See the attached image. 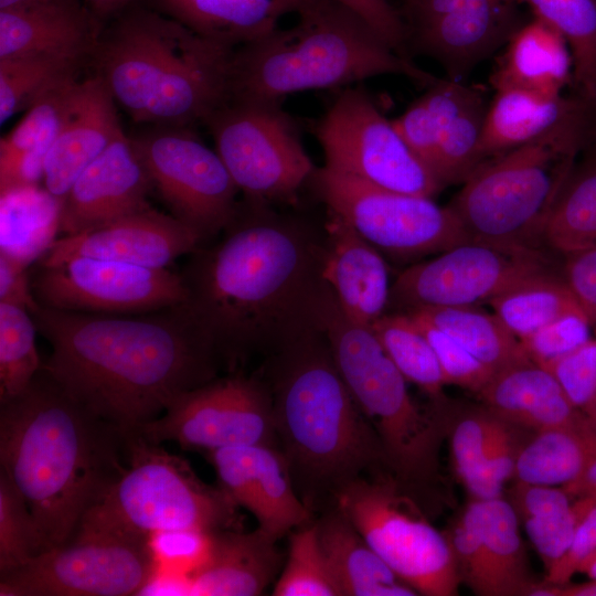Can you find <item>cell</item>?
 I'll use <instances>...</instances> for the list:
<instances>
[{
  "mask_svg": "<svg viewBox=\"0 0 596 596\" xmlns=\"http://www.w3.org/2000/svg\"><path fill=\"white\" fill-rule=\"evenodd\" d=\"M222 236L199 246L181 275L189 311L223 368L273 356L316 330L329 286L326 234L307 221L245 199Z\"/></svg>",
  "mask_w": 596,
  "mask_h": 596,
  "instance_id": "obj_1",
  "label": "cell"
},
{
  "mask_svg": "<svg viewBox=\"0 0 596 596\" xmlns=\"http://www.w3.org/2000/svg\"><path fill=\"white\" fill-rule=\"evenodd\" d=\"M52 353L42 370L75 402L125 432L217 377L222 361L185 304L140 315L30 311Z\"/></svg>",
  "mask_w": 596,
  "mask_h": 596,
  "instance_id": "obj_2",
  "label": "cell"
},
{
  "mask_svg": "<svg viewBox=\"0 0 596 596\" xmlns=\"http://www.w3.org/2000/svg\"><path fill=\"white\" fill-rule=\"evenodd\" d=\"M126 461L127 432L81 406L42 368L21 394L0 403V470L47 549L72 540Z\"/></svg>",
  "mask_w": 596,
  "mask_h": 596,
  "instance_id": "obj_3",
  "label": "cell"
},
{
  "mask_svg": "<svg viewBox=\"0 0 596 596\" xmlns=\"http://www.w3.org/2000/svg\"><path fill=\"white\" fill-rule=\"evenodd\" d=\"M278 448L315 514L347 483L389 472L377 435L353 398L321 330L266 359Z\"/></svg>",
  "mask_w": 596,
  "mask_h": 596,
  "instance_id": "obj_4",
  "label": "cell"
},
{
  "mask_svg": "<svg viewBox=\"0 0 596 596\" xmlns=\"http://www.w3.org/2000/svg\"><path fill=\"white\" fill-rule=\"evenodd\" d=\"M233 51L162 12L136 9L98 38L92 55L134 120L185 127L226 100Z\"/></svg>",
  "mask_w": 596,
  "mask_h": 596,
  "instance_id": "obj_5",
  "label": "cell"
},
{
  "mask_svg": "<svg viewBox=\"0 0 596 596\" xmlns=\"http://www.w3.org/2000/svg\"><path fill=\"white\" fill-rule=\"evenodd\" d=\"M297 23L234 49L226 100L278 103L309 89L402 75L425 86L437 77L392 50L336 0H305Z\"/></svg>",
  "mask_w": 596,
  "mask_h": 596,
  "instance_id": "obj_6",
  "label": "cell"
},
{
  "mask_svg": "<svg viewBox=\"0 0 596 596\" xmlns=\"http://www.w3.org/2000/svg\"><path fill=\"white\" fill-rule=\"evenodd\" d=\"M327 340L341 376L377 435L387 470L430 512L441 498L439 454L454 403L444 396L419 406L371 327L340 318L328 328Z\"/></svg>",
  "mask_w": 596,
  "mask_h": 596,
  "instance_id": "obj_7",
  "label": "cell"
},
{
  "mask_svg": "<svg viewBox=\"0 0 596 596\" xmlns=\"http://www.w3.org/2000/svg\"><path fill=\"white\" fill-rule=\"evenodd\" d=\"M228 529H243L242 515L219 485L201 480L183 457L127 432L124 470L87 510L74 536L151 540L159 533L211 534Z\"/></svg>",
  "mask_w": 596,
  "mask_h": 596,
  "instance_id": "obj_8",
  "label": "cell"
},
{
  "mask_svg": "<svg viewBox=\"0 0 596 596\" xmlns=\"http://www.w3.org/2000/svg\"><path fill=\"white\" fill-rule=\"evenodd\" d=\"M584 150L531 143L486 159L449 204L470 240L539 249L555 201Z\"/></svg>",
  "mask_w": 596,
  "mask_h": 596,
  "instance_id": "obj_9",
  "label": "cell"
},
{
  "mask_svg": "<svg viewBox=\"0 0 596 596\" xmlns=\"http://www.w3.org/2000/svg\"><path fill=\"white\" fill-rule=\"evenodd\" d=\"M334 507L390 568L417 594L454 596L461 584L445 531L389 472L342 487Z\"/></svg>",
  "mask_w": 596,
  "mask_h": 596,
  "instance_id": "obj_10",
  "label": "cell"
},
{
  "mask_svg": "<svg viewBox=\"0 0 596 596\" xmlns=\"http://www.w3.org/2000/svg\"><path fill=\"white\" fill-rule=\"evenodd\" d=\"M204 123L245 199L289 202L316 170L281 104L225 100Z\"/></svg>",
  "mask_w": 596,
  "mask_h": 596,
  "instance_id": "obj_11",
  "label": "cell"
},
{
  "mask_svg": "<svg viewBox=\"0 0 596 596\" xmlns=\"http://www.w3.org/2000/svg\"><path fill=\"white\" fill-rule=\"evenodd\" d=\"M310 182L329 213L392 258L439 254L470 240L450 206L433 198L382 189L327 167L316 168Z\"/></svg>",
  "mask_w": 596,
  "mask_h": 596,
  "instance_id": "obj_12",
  "label": "cell"
},
{
  "mask_svg": "<svg viewBox=\"0 0 596 596\" xmlns=\"http://www.w3.org/2000/svg\"><path fill=\"white\" fill-rule=\"evenodd\" d=\"M159 561L150 539L76 535L0 574L1 596L140 595Z\"/></svg>",
  "mask_w": 596,
  "mask_h": 596,
  "instance_id": "obj_13",
  "label": "cell"
},
{
  "mask_svg": "<svg viewBox=\"0 0 596 596\" xmlns=\"http://www.w3.org/2000/svg\"><path fill=\"white\" fill-rule=\"evenodd\" d=\"M315 136L333 171L406 194L433 198L444 188L360 86L341 91Z\"/></svg>",
  "mask_w": 596,
  "mask_h": 596,
  "instance_id": "obj_14",
  "label": "cell"
},
{
  "mask_svg": "<svg viewBox=\"0 0 596 596\" xmlns=\"http://www.w3.org/2000/svg\"><path fill=\"white\" fill-rule=\"evenodd\" d=\"M153 444L185 450L268 445L278 447L273 400L260 375L230 372L175 397L162 415L134 430Z\"/></svg>",
  "mask_w": 596,
  "mask_h": 596,
  "instance_id": "obj_15",
  "label": "cell"
},
{
  "mask_svg": "<svg viewBox=\"0 0 596 596\" xmlns=\"http://www.w3.org/2000/svg\"><path fill=\"white\" fill-rule=\"evenodd\" d=\"M184 128L159 126L132 139L170 214L204 243L234 216L238 189L217 152Z\"/></svg>",
  "mask_w": 596,
  "mask_h": 596,
  "instance_id": "obj_16",
  "label": "cell"
},
{
  "mask_svg": "<svg viewBox=\"0 0 596 596\" xmlns=\"http://www.w3.org/2000/svg\"><path fill=\"white\" fill-rule=\"evenodd\" d=\"M545 270L547 262L540 249L469 240L401 272L391 286L389 308L406 312L478 306Z\"/></svg>",
  "mask_w": 596,
  "mask_h": 596,
  "instance_id": "obj_17",
  "label": "cell"
},
{
  "mask_svg": "<svg viewBox=\"0 0 596 596\" xmlns=\"http://www.w3.org/2000/svg\"><path fill=\"white\" fill-rule=\"evenodd\" d=\"M31 287L44 307L89 313H148L188 298L181 273L86 256L36 264Z\"/></svg>",
  "mask_w": 596,
  "mask_h": 596,
  "instance_id": "obj_18",
  "label": "cell"
},
{
  "mask_svg": "<svg viewBox=\"0 0 596 596\" xmlns=\"http://www.w3.org/2000/svg\"><path fill=\"white\" fill-rule=\"evenodd\" d=\"M489 104L481 91L437 78L393 120L413 152L443 187L464 182L485 160L482 136Z\"/></svg>",
  "mask_w": 596,
  "mask_h": 596,
  "instance_id": "obj_19",
  "label": "cell"
},
{
  "mask_svg": "<svg viewBox=\"0 0 596 596\" xmlns=\"http://www.w3.org/2000/svg\"><path fill=\"white\" fill-rule=\"evenodd\" d=\"M519 0H408V52L437 61L460 81L505 45L523 23Z\"/></svg>",
  "mask_w": 596,
  "mask_h": 596,
  "instance_id": "obj_20",
  "label": "cell"
},
{
  "mask_svg": "<svg viewBox=\"0 0 596 596\" xmlns=\"http://www.w3.org/2000/svg\"><path fill=\"white\" fill-rule=\"evenodd\" d=\"M494 91L482 136L486 159L539 142L585 150L596 140V105L578 93L566 96L515 87Z\"/></svg>",
  "mask_w": 596,
  "mask_h": 596,
  "instance_id": "obj_21",
  "label": "cell"
},
{
  "mask_svg": "<svg viewBox=\"0 0 596 596\" xmlns=\"http://www.w3.org/2000/svg\"><path fill=\"white\" fill-rule=\"evenodd\" d=\"M217 485L256 519L258 529L278 541L315 520L300 499L287 461L276 446L226 447L206 454Z\"/></svg>",
  "mask_w": 596,
  "mask_h": 596,
  "instance_id": "obj_22",
  "label": "cell"
},
{
  "mask_svg": "<svg viewBox=\"0 0 596 596\" xmlns=\"http://www.w3.org/2000/svg\"><path fill=\"white\" fill-rule=\"evenodd\" d=\"M202 245L188 225L151 206L118 217L76 235L58 236L41 265L86 256L150 268H168L177 258Z\"/></svg>",
  "mask_w": 596,
  "mask_h": 596,
  "instance_id": "obj_23",
  "label": "cell"
},
{
  "mask_svg": "<svg viewBox=\"0 0 596 596\" xmlns=\"http://www.w3.org/2000/svg\"><path fill=\"white\" fill-rule=\"evenodd\" d=\"M152 190L134 139L121 132L62 199L58 234L76 235L149 207L148 195Z\"/></svg>",
  "mask_w": 596,
  "mask_h": 596,
  "instance_id": "obj_24",
  "label": "cell"
},
{
  "mask_svg": "<svg viewBox=\"0 0 596 596\" xmlns=\"http://www.w3.org/2000/svg\"><path fill=\"white\" fill-rule=\"evenodd\" d=\"M322 277L351 320L372 327L389 309L391 286L383 254L341 217L328 212Z\"/></svg>",
  "mask_w": 596,
  "mask_h": 596,
  "instance_id": "obj_25",
  "label": "cell"
},
{
  "mask_svg": "<svg viewBox=\"0 0 596 596\" xmlns=\"http://www.w3.org/2000/svg\"><path fill=\"white\" fill-rule=\"evenodd\" d=\"M124 132L116 102L100 76L79 84L72 109L45 162L42 185L62 202L78 175Z\"/></svg>",
  "mask_w": 596,
  "mask_h": 596,
  "instance_id": "obj_26",
  "label": "cell"
},
{
  "mask_svg": "<svg viewBox=\"0 0 596 596\" xmlns=\"http://www.w3.org/2000/svg\"><path fill=\"white\" fill-rule=\"evenodd\" d=\"M95 14L78 0L0 10V60L53 56L81 61L98 40Z\"/></svg>",
  "mask_w": 596,
  "mask_h": 596,
  "instance_id": "obj_27",
  "label": "cell"
},
{
  "mask_svg": "<svg viewBox=\"0 0 596 596\" xmlns=\"http://www.w3.org/2000/svg\"><path fill=\"white\" fill-rule=\"evenodd\" d=\"M275 540L260 529L211 533L204 560L185 575L188 595L255 596L277 575L281 555Z\"/></svg>",
  "mask_w": 596,
  "mask_h": 596,
  "instance_id": "obj_28",
  "label": "cell"
},
{
  "mask_svg": "<svg viewBox=\"0 0 596 596\" xmlns=\"http://www.w3.org/2000/svg\"><path fill=\"white\" fill-rule=\"evenodd\" d=\"M477 395L493 415L526 430L593 421L570 402L546 369L531 360L496 372Z\"/></svg>",
  "mask_w": 596,
  "mask_h": 596,
  "instance_id": "obj_29",
  "label": "cell"
},
{
  "mask_svg": "<svg viewBox=\"0 0 596 596\" xmlns=\"http://www.w3.org/2000/svg\"><path fill=\"white\" fill-rule=\"evenodd\" d=\"M79 84L71 77L44 93L0 141V192L40 185L44 162L72 106Z\"/></svg>",
  "mask_w": 596,
  "mask_h": 596,
  "instance_id": "obj_30",
  "label": "cell"
},
{
  "mask_svg": "<svg viewBox=\"0 0 596 596\" xmlns=\"http://www.w3.org/2000/svg\"><path fill=\"white\" fill-rule=\"evenodd\" d=\"M504 46L491 76L494 89L515 87L561 94L573 81L570 45L565 36L549 22L533 17L512 33Z\"/></svg>",
  "mask_w": 596,
  "mask_h": 596,
  "instance_id": "obj_31",
  "label": "cell"
},
{
  "mask_svg": "<svg viewBox=\"0 0 596 596\" xmlns=\"http://www.w3.org/2000/svg\"><path fill=\"white\" fill-rule=\"evenodd\" d=\"M315 522L340 596L418 595L390 568L336 507L320 513Z\"/></svg>",
  "mask_w": 596,
  "mask_h": 596,
  "instance_id": "obj_32",
  "label": "cell"
},
{
  "mask_svg": "<svg viewBox=\"0 0 596 596\" xmlns=\"http://www.w3.org/2000/svg\"><path fill=\"white\" fill-rule=\"evenodd\" d=\"M305 0H158L162 13L195 33L236 49L263 38Z\"/></svg>",
  "mask_w": 596,
  "mask_h": 596,
  "instance_id": "obj_33",
  "label": "cell"
},
{
  "mask_svg": "<svg viewBox=\"0 0 596 596\" xmlns=\"http://www.w3.org/2000/svg\"><path fill=\"white\" fill-rule=\"evenodd\" d=\"M596 459V423L534 432L522 445L512 480L565 486Z\"/></svg>",
  "mask_w": 596,
  "mask_h": 596,
  "instance_id": "obj_34",
  "label": "cell"
},
{
  "mask_svg": "<svg viewBox=\"0 0 596 596\" xmlns=\"http://www.w3.org/2000/svg\"><path fill=\"white\" fill-rule=\"evenodd\" d=\"M480 535L502 596H530L535 582L520 535V520L502 497L471 499L464 509Z\"/></svg>",
  "mask_w": 596,
  "mask_h": 596,
  "instance_id": "obj_35",
  "label": "cell"
},
{
  "mask_svg": "<svg viewBox=\"0 0 596 596\" xmlns=\"http://www.w3.org/2000/svg\"><path fill=\"white\" fill-rule=\"evenodd\" d=\"M406 313L450 336L494 373L530 360L520 340L502 321L477 306L426 307Z\"/></svg>",
  "mask_w": 596,
  "mask_h": 596,
  "instance_id": "obj_36",
  "label": "cell"
},
{
  "mask_svg": "<svg viewBox=\"0 0 596 596\" xmlns=\"http://www.w3.org/2000/svg\"><path fill=\"white\" fill-rule=\"evenodd\" d=\"M0 251L30 265L57 238L61 201L43 187L28 185L1 192Z\"/></svg>",
  "mask_w": 596,
  "mask_h": 596,
  "instance_id": "obj_37",
  "label": "cell"
},
{
  "mask_svg": "<svg viewBox=\"0 0 596 596\" xmlns=\"http://www.w3.org/2000/svg\"><path fill=\"white\" fill-rule=\"evenodd\" d=\"M575 163L549 217L544 242L564 255L596 248V140Z\"/></svg>",
  "mask_w": 596,
  "mask_h": 596,
  "instance_id": "obj_38",
  "label": "cell"
},
{
  "mask_svg": "<svg viewBox=\"0 0 596 596\" xmlns=\"http://www.w3.org/2000/svg\"><path fill=\"white\" fill-rule=\"evenodd\" d=\"M488 304L518 339L562 316L585 311L565 279L549 270L521 279Z\"/></svg>",
  "mask_w": 596,
  "mask_h": 596,
  "instance_id": "obj_39",
  "label": "cell"
},
{
  "mask_svg": "<svg viewBox=\"0 0 596 596\" xmlns=\"http://www.w3.org/2000/svg\"><path fill=\"white\" fill-rule=\"evenodd\" d=\"M519 1L565 36L577 93L596 105V0Z\"/></svg>",
  "mask_w": 596,
  "mask_h": 596,
  "instance_id": "obj_40",
  "label": "cell"
},
{
  "mask_svg": "<svg viewBox=\"0 0 596 596\" xmlns=\"http://www.w3.org/2000/svg\"><path fill=\"white\" fill-rule=\"evenodd\" d=\"M371 328L406 381L416 384L429 400L445 396L446 383L436 354L409 315L386 312Z\"/></svg>",
  "mask_w": 596,
  "mask_h": 596,
  "instance_id": "obj_41",
  "label": "cell"
},
{
  "mask_svg": "<svg viewBox=\"0 0 596 596\" xmlns=\"http://www.w3.org/2000/svg\"><path fill=\"white\" fill-rule=\"evenodd\" d=\"M30 311L0 302V403L21 394L42 368Z\"/></svg>",
  "mask_w": 596,
  "mask_h": 596,
  "instance_id": "obj_42",
  "label": "cell"
},
{
  "mask_svg": "<svg viewBox=\"0 0 596 596\" xmlns=\"http://www.w3.org/2000/svg\"><path fill=\"white\" fill-rule=\"evenodd\" d=\"M79 61L29 56L0 60V124L28 109L44 93L75 77Z\"/></svg>",
  "mask_w": 596,
  "mask_h": 596,
  "instance_id": "obj_43",
  "label": "cell"
},
{
  "mask_svg": "<svg viewBox=\"0 0 596 596\" xmlns=\"http://www.w3.org/2000/svg\"><path fill=\"white\" fill-rule=\"evenodd\" d=\"M273 595L340 596L315 520L291 533L287 562L274 585Z\"/></svg>",
  "mask_w": 596,
  "mask_h": 596,
  "instance_id": "obj_44",
  "label": "cell"
},
{
  "mask_svg": "<svg viewBox=\"0 0 596 596\" xmlns=\"http://www.w3.org/2000/svg\"><path fill=\"white\" fill-rule=\"evenodd\" d=\"M46 550L24 498L0 470V574L25 564Z\"/></svg>",
  "mask_w": 596,
  "mask_h": 596,
  "instance_id": "obj_45",
  "label": "cell"
},
{
  "mask_svg": "<svg viewBox=\"0 0 596 596\" xmlns=\"http://www.w3.org/2000/svg\"><path fill=\"white\" fill-rule=\"evenodd\" d=\"M501 422L483 405L479 408L458 409L454 404L447 437L451 469L461 485L482 462Z\"/></svg>",
  "mask_w": 596,
  "mask_h": 596,
  "instance_id": "obj_46",
  "label": "cell"
},
{
  "mask_svg": "<svg viewBox=\"0 0 596 596\" xmlns=\"http://www.w3.org/2000/svg\"><path fill=\"white\" fill-rule=\"evenodd\" d=\"M522 429L501 422L482 462L462 485L471 499L488 500L503 496L504 485L513 478L519 451L525 443L520 434Z\"/></svg>",
  "mask_w": 596,
  "mask_h": 596,
  "instance_id": "obj_47",
  "label": "cell"
},
{
  "mask_svg": "<svg viewBox=\"0 0 596 596\" xmlns=\"http://www.w3.org/2000/svg\"><path fill=\"white\" fill-rule=\"evenodd\" d=\"M445 533L455 556L460 583L479 596H502L480 535L465 511L450 523Z\"/></svg>",
  "mask_w": 596,
  "mask_h": 596,
  "instance_id": "obj_48",
  "label": "cell"
},
{
  "mask_svg": "<svg viewBox=\"0 0 596 596\" xmlns=\"http://www.w3.org/2000/svg\"><path fill=\"white\" fill-rule=\"evenodd\" d=\"M539 365L554 376L578 411L596 422V336L574 350Z\"/></svg>",
  "mask_w": 596,
  "mask_h": 596,
  "instance_id": "obj_49",
  "label": "cell"
},
{
  "mask_svg": "<svg viewBox=\"0 0 596 596\" xmlns=\"http://www.w3.org/2000/svg\"><path fill=\"white\" fill-rule=\"evenodd\" d=\"M411 317L432 345L440 365L445 383L457 385L478 394L494 372L475 358L455 339L430 322L418 317Z\"/></svg>",
  "mask_w": 596,
  "mask_h": 596,
  "instance_id": "obj_50",
  "label": "cell"
},
{
  "mask_svg": "<svg viewBox=\"0 0 596 596\" xmlns=\"http://www.w3.org/2000/svg\"><path fill=\"white\" fill-rule=\"evenodd\" d=\"M594 501L595 497L576 498L564 511L521 521L546 570L567 551L579 521Z\"/></svg>",
  "mask_w": 596,
  "mask_h": 596,
  "instance_id": "obj_51",
  "label": "cell"
},
{
  "mask_svg": "<svg viewBox=\"0 0 596 596\" xmlns=\"http://www.w3.org/2000/svg\"><path fill=\"white\" fill-rule=\"evenodd\" d=\"M593 332L588 316L579 311L562 316L519 340L529 359L543 364L585 343Z\"/></svg>",
  "mask_w": 596,
  "mask_h": 596,
  "instance_id": "obj_52",
  "label": "cell"
},
{
  "mask_svg": "<svg viewBox=\"0 0 596 596\" xmlns=\"http://www.w3.org/2000/svg\"><path fill=\"white\" fill-rule=\"evenodd\" d=\"M358 14L397 54L408 57L407 26L390 0H336Z\"/></svg>",
  "mask_w": 596,
  "mask_h": 596,
  "instance_id": "obj_53",
  "label": "cell"
},
{
  "mask_svg": "<svg viewBox=\"0 0 596 596\" xmlns=\"http://www.w3.org/2000/svg\"><path fill=\"white\" fill-rule=\"evenodd\" d=\"M507 500L520 522L529 518H543L571 507L573 500L563 487L532 485L514 481L507 490Z\"/></svg>",
  "mask_w": 596,
  "mask_h": 596,
  "instance_id": "obj_54",
  "label": "cell"
},
{
  "mask_svg": "<svg viewBox=\"0 0 596 596\" xmlns=\"http://www.w3.org/2000/svg\"><path fill=\"white\" fill-rule=\"evenodd\" d=\"M596 551V497L575 531L567 551L549 570L543 583L563 585L571 582L583 561Z\"/></svg>",
  "mask_w": 596,
  "mask_h": 596,
  "instance_id": "obj_55",
  "label": "cell"
},
{
  "mask_svg": "<svg viewBox=\"0 0 596 596\" xmlns=\"http://www.w3.org/2000/svg\"><path fill=\"white\" fill-rule=\"evenodd\" d=\"M565 256L563 278L581 302L596 333V248Z\"/></svg>",
  "mask_w": 596,
  "mask_h": 596,
  "instance_id": "obj_56",
  "label": "cell"
},
{
  "mask_svg": "<svg viewBox=\"0 0 596 596\" xmlns=\"http://www.w3.org/2000/svg\"><path fill=\"white\" fill-rule=\"evenodd\" d=\"M28 267L24 262L0 251V302L19 305L29 311L38 305Z\"/></svg>",
  "mask_w": 596,
  "mask_h": 596,
  "instance_id": "obj_57",
  "label": "cell"
},
{
  "mask_svg": "<svg viewBox=\"0 0 596 596\" xmlns=\"http://www.w3.org/2000/svg\"><path fill=\"white\" fill-rule=\"evenodd\" d=\"M530 596H596V579L589 578L588 582L578 584L568 582L563 585L541 582L534 587Z\"/></svg>",
  "mask_w": 596,
  "mask_h": 596,
  "instance_id": "obj_58",
  "label": "cell"
},
{
  "mask_svg": "<svg viewBox=\"0 0 596 596\" xmlns=\"http://www.w3.org/2000/svg\"><path fill=\"white\" fill-rule=\"evenodd\" d=\"M562 487L572 499L596 497V459L576 479Z\"/></svg>",
  "mask_w": 596,
  "mask_h": 596,
  "instance_id": "obj_59",
  "label": "cell"
},
{
  "mask_svg": "<svg viewBox=\"0 0 596 596\" xmlns=\"http://www.w3.org/2000/svg\"><path fill=\"white\" fill-rule=\"evenodd\" d=\"M95 15H106L126 2L128 0H87Z\"/></svg>",
  "mask_w": 596,
  "mask_h": 596,
  "instance_id": "obj_60",
  "label": "cell"
},
{
  "mask_svg": "<svg viewBox=\"0 0 596 596\" xmlns=\"http://www.w3.org/2000/svg\"><path fill=\"white\" fill-rule=\"evenodd\" d=\"M54 0H0V10L11 8H24L41 4Z\"/></svg>",
  "mask_w": 596,
  "mask_h": 596,
  "instance_id": "obj_61",
  "label": "cell"
},
{
  "mask_svg": "<svg viewBox=\"0 0 596 596\" xmlns=\"http://www.w3.org/2000/svg\"><path fill=\"white\" fill-rule=\"evenodd\" d=\"M577 573H583L590 579H596V551L581 563Z\"/></svg>",
  "mask_w": 596,
  "mask_h": 596,
  "instance_id": "obj_62",
  "label": "cell"
},
{
  "mask_svg": "<svg viewBox=\"0 0 596 596\" xmlns=\"http://www.w3.org/2000/svg\"><path fill=\"white\" fill-rule=\"evenodd\" d=\"M408 0H405V2H407Z\"/></svg>",
  "mask_w": 596,
  "mask_h": 596,
  "instance_id": "obj_63",
  "label": "cell"
}]
</instances>
